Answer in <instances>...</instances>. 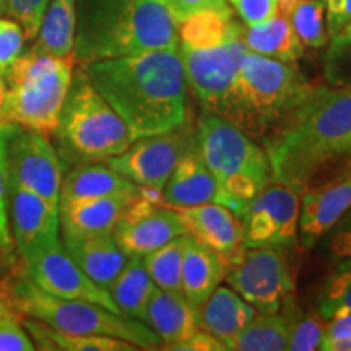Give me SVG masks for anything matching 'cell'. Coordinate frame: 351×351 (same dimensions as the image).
<instances>
[{
    "instance_id": "obj_1",
    "label": "cell",
    "mask_w": 351,
    "mask_h": 351,
    "mask_svg": "<svg viewBox=\"0 0 351 351\" xmlns=\"http://www.w3.org/2000/svg\"><path fill=\"white\" fill-rule=\"evenodd\" d=\"M261 145L271 181L300 195L350 176L351 88L313 85Z\"/></svg>"
},
{
    "instance_id": "obj_2",
    "label": "cell",
    "mask_w": 351,
    "mask_h": 351,
    "mask_svg": "<svg viewBox=\"0 0 351 351\" xmlns=\"http://www.w3.org/2000/svg\"><path fill=\"white\" fill-rule=\"evenodd\" d=\"M80 65L134 140L176 130L186 121L189 86L178 47Z\"/></svg>"
},
{
    "instance_id": "obj_3",
    "label": "cell",
    "mask_w": 351,
    "mask_h": 351,
    "mask_svg": "<svg viewBox=\"0 0 351 351\" xmlns=\"http://www.w3.org/2000/svg\"><path fill=\"white\" fill-rule=\"evenodd\" d=\"M313 88L296 62L247 51L218 116L261 143Z\"/></svg>"
},
{
    "instance_id": "obj_4",
    "label": "cell",
    "mask_w": 351,
    "mask_h": 351,
    "mask_svg": "<svg viewBox=\"0 0 351 351\" xmlns=\"http://www.w3.org/2000/svg\"><path fill=\"white\" fill-rule=\"evenodd\" d=\"M195 145L217 184L213 202L241 218L254 197L271 182L263 147L225 117L207 111L199 119Z\"/></svg>"
},
{
    "instance_id": "obj_5",
    "label": "cell",
    "mask_w": 351,
    "mask_h": 351,
    "mask_svg": "<svg viewBox=\"0 0 351 351\" xmlns=\"http://www.w3.org/2000/svg\"><path fill=\"white\" fill-rule=\"evenodd\" d=\"M52 137H56L54 147L64 169L106 163L134 142L129 127L96 90L82 65L73 70L59 127Z\"/></svg>"
},
{
    "instance_id": "obj_6",
    "label": "cell",
    "mask_w": 351,
    "mask_h": 351,
    "mask_svg": "<svg viewBox=\"0 0 351 351\" xmlns=\"http://www.w3.org/2000/svg\"><path fill=\"white\" fill-rule=\"evenodd\" d=\"M75 57L44 54L33 47L23 52L5 73L7 98L2 122L56 134L67 98Z\"/></svg>"
},
{
    "instance_id": "obj_7",
    "label": "cell",
    "mask_w": 351,
    "mask_h": 351,
    "mask_svg": "<svg viewBox=\"0 0 351 351\" xmlns=\"http://www.w3.org/2000/svg\"><path fill=\"white\" fill-rule=\"evenodd\" d=\"M178 46V21L166 0H130L106 19L78 32L73 57L78 64H90Z\"/></svg>"
},
{
    "instance_id": "obj_8",
    "label": "cell",
    "mask_w": 351,
    "mask_h": 351,
    "mask_svg": "<svg viewBox=\"0 0 351 351\" xmlns=\"http://www.w3.org/2000/svg\"><path fill=\"white\" fill-rule=\"evenodd\" d=\"M13 307L25 317L36 319L56 330L82 335H108L130 341L138 350L161 348V340L142 320L116 314L86 301L62 300L43 291L20 275L8 287Z\"/></svg>"
},
{
    "instance_id": "obj_9",
    "label": "cell",
    "mask_w": 351,
    "mask_h": 351,
    "mask_svg": "<svg viewBox=\"0 0 351 351\" xmlns=\"http://www.w3.org/2000/svg\"><path fill=\"white\" fill-rule=\"evenodd\" d=\"M287 252L275 247H244L226 265L228 285L258 313L278 314L296 291V274Z\"/></svg>"
},
{
    "instance_id": "obj_10",
    "label": "cell",
    "mask_w": 351,
    "mask_h": 351,
    "mask_svg": "<svg viewBox=\"0 0 351 351\" xmlns=\"http://www.w3.org/2000/svg\"><path fill=\"white\" fill-rule=\"evenodd\" d=\"M8 184L32 191L59 210L64 168L49 135L15 124H5Z\"/></svg>"
},
{
    "instance_id": "obj_11",
    "label": "cell",
    "mask_w": 351,
    "mask_h": 351,
    "mask_svg": "<svg viewBox=\"0 0 351 351\" xmlns=\"http://www.w3.org/2000/svg\"><path fill=\"white\" fill-rule=\"evenodd\" d=\"M301 195L295 189L271 181L262 189L241 217L245 247L289 251L300 241Z\"/></svg>"
},
{
    "instance_id": "obj_12",
    "label": "cell",
    "mask_w": 351,
    "mask_h": 351,
    "mask_svg": "<svg viewBox=\"0 0 351 351\" xmlns=\"http://www.w3.org/2000/svg\"><path fill=\"white\" fill-rule=\"evenodd\" d=\"M243 32L212 47L195 49L178 46L186 70L187 86L207 112H219L228 91L238 77L241 59L247 52Z\"/></svg>"
},
{
    "instance_id": "obj_13",
    "label": "cell",
    "mask_w": 351,
    "mask_h": 351,
    "mask_svg": "<svg viewBox=\"0 0 351 351\" xmlns=\"http://www.w3.org/2000/svg\"><path fill=\"white\" fill-rule=\"evenodd\" d=\"M186 234L178 212L163 204L161 192L142 187L114 230L127 257H145L178 236Z\"/></svg>"
},
{
    "instance_id": "obj_14",
    "label": "cell",
    "mask_w": 351,
    "mask_h": 351,
    "mask_svg": "<svg viewBox=\"0 0 351 351\" xmlns=\"http://www.w3.org/2000/svg\"><path fill=\"white\" fill-rule=\"evenodd\" d=\"M20 270L21 276L28 278L34 287L52 296L93 302V304L106 307L112 313L122 314L106 289L96 285L73 262L62 243H57L34 254L29 261L20 263Z\"/></svg>"
},
{
    "instance_id": "obj_15",
    "label": "cell",
    "mask_w": 351,
    "mask_h": 351,
    "mask_svg": "<svg viewBox=\"0 0 351 351\" xmlns=\"http://www.w3.org/2000/svg\"><path fill=\"white\" fill-rule=\"evenodd\" d=\"M179 129L181 127L166 134L134 140L125 152L109 158L106 163L137 186L163 192L169 176L187 147V140Z\"/></svg>"
},
{
    "instance_id": "obj_16",
    "label": "cell",
    "mask_w": 351,
    "mask_h": 351,
    "mask_svg": "<svg viewBox=\"0 0 351 351\" xmlns=\"http://www.w3.org/2000/svg\"><path fill=\"white\" fill-rule=\"evenodd\" d=\"M8 219L20 263L60 243L59 210L51 208L32 191L8 184Z\"/></svg>"
},
{
    "instance_id": "obj_17",
    "label": "cell",
    "mask_w": 351,
    "mask_h": 351,
    "mask_svg": "<svg viewBox=\"0 0 351 351\" xmlns=\"http://www.w3.org/2000/svg\"><path fill=\"white\" fill-rule=\"evenodd\" d=\"M171 208L181 217L186 234L218 254L225 269L245 247L243 221L225 205L208 202L192 207Z\"/></svg>"
},
{
    "instance_id": "obj_18",
    "label": "cell",
    "mask_w": 351,
    "mask_h": 351,
    "mask_svg": "<svg viewBox=\"0 0 351 351\" xmlns=\"http://www.w3.org/2000/svg\"><path fill=\"white\" fill-rule=\"evenodd\" d=\"M300 241L313 247L351 207V174L301 195Z\"/></svg>"
},
{
    "instance_id": "obj_19",
    "label": "cell",
    "mask_w": 351,
    "mask_h": 351,
    "mask_svg": "<svg viewBox=\"0 0 351 351\" xmlns=\"http://www.w3.org/2000/svg\"><path fill=\"white\" fill-rule=\"evenodd\" d=\"M64 249L96 285L108 291L127 257L114 232L104 234H60Z\"/></svg>"
},
{
    "instance_id": "obj_20",
    "label": "cell",
    "mask_w": 351,
    "mask_h": 351,
    "mask_svg": "<svg viewBox=\"0 0 351 351\" xmlns=\"http://www.w3.org/2000/svg\"><path fill=\"white\" fill-rule=\"evenodd\" d=\"M143 322L160 337L161 350H168L200 330L199 311L186 296L158 287L148 301Z\"/></svg>"
},
{
    "instance_id": "obj_21",
    "label": "cell",
    "mask_w": 351,
    "mask_h": 351,
    "mask_svg": "<svg viewBox=\"0 0 351 351\" xmlns=\"http://www.w3.org/2000/svg\"><path fill=\"white\" fill-rule=\"evenodd\" d=\"M217 184L208 166L205 165L195 140L187 143L178 165L161 192L168 207H192L213 202Z\"/></svg>"
},
{
    "instance_id": "obj_22",
    "label": "cell",
    "mask_w": 351,
    "mask_h": 351,
    "mask_svg": "<svg viewBox=\"0 0 351 351\" xmlns=\"http://www.w3.org/2000/svg\"><path fill=\"white\" fill-rule=\"evenodd\" d=\"M137 195L99 197L59 205L60 234L114 232L117 223Z\"/></svg>"
},
{
    "instance_id": "obj_23",
    "label": "cell",
    "mask_w": 351,
    "mask_h": 351,
    "mask_svg": "<svg viewBox=\"0 0 351 351\" xmlns=\"http://www.w3.org/2000/svg\"><path fill=\"white\" fill-rule=\"evenodd\" d=\"M140 191L142 187L116 173L108 163L75 165L67 168L62 176L59 205L99 197L137 195Z\"/></svg>"
},
{
    "instance_id": "obj_24",
    "label": "cell",
    "mask_w": 351,
    "mask_h": 351,
    "mask_svg": "<svg viewBox=\"0 0 351 351\" xmlns=\"http://www.w3.org/2000/svg\"><path fill=\"white\" fill-rule=\"evenodd\" d=\"M225 280V263L207 245L186 234L182 257V295L197 311Z\"/></svg>"
},
{
    "instance_id": "obj_25",
    "label": "cell",
    "mask_w": 351,
    "mask_h": 351,
    "mask_svg": "<svg viewBox=\"0 0 351 351\" xmlns=\"http://www.w3.org/2000/svg\"><path fill=\"white\" fill-rule=\"evenodd\" d=\"M258 311L231 288L218 287L199 309L202 330L225 343L257 317Z\"/></svg>"
},
{
    "instance_id": "obj_26",
    "label": "cell",
    "mask_w": 351,
    "mask_h": 351,
    "mask_svg": "<svg viewBox=\"0 0 351 351\" xmlns=\"http://www.w3.org/2000/svg\"><path fill=\"white\" fill-rule=\"evenodd\" d=\"M243 38L247 51L283 62H298L304 56V44L280 12L262 23L244 26Z\"/></svg>"
},
{
    "instance_id": "obj_27",
    "label": "cell",
    "mask_w": 351,
    "mask_h": 351,
    "mask_svg": "<svg viewBox=\"0 0 351 351\" xmlns=\"http://www.w3.org/2000/svg\"><path fill=\"white\" fill-rule=\"evenodd\" d=\"M77 0H51L34 38L33 49L57 57H70L75 51Z\"/></svg>"
},
{
    "instance_id": "obj_28",
    "label": "cell",
    "mask_w": 351,
    "mask_h": 351,
    "mask_svg": "<svg viewBox=\"0 0 351 351\" xmlns=\"http://www.w3.org/2000/svg\"><path fill=\"white\" fill-rule=\"evenodd\" d=\"M231 8L225 10H202L178 23L179 46L212 47L226 43L243 32Z\"/></svg>"
},
{
    "instance_id": "obj_29",
    "label": "cell",
    "mask_w": 351,
    "mask_h": 351,
    "mask_svg": "<svg viewBox=\"0 0 351 351\" xmlns=\"http://www.w3.org/2000/svg\"><path fill=\"white\" fill-rule=\"evenodd\" d=\"M25 328L34 341L36 350L49 351H135L130 341L108 335H82L56 330L36 319L26 317Z\"/></svg>"
},
{
    "instance_id": "obj_30",
    "label": "cell",
    "mask_w": 351,
    "mask_h": 351,
    "mask_svg": "<svg viewBox=\"0 0 351 351\" xmlns=\"http://www.w3.org/2000/svg\"><path fill=\"white\" fill-rule=\"evenodd\" d=\"M156 285L145 269L142 257H129L108 293L124 315L142 320Z\"/></svg>"
},
{
    "instance_id": "obj_31",
    "label": "cell",
    "mask_w": 351,
    "mask_h": 351,
    "mask_svg": "<svg viewBox=\"0 0 351 351\" xmlns=\"http://www.w3.org/2000/svg\"><path fill=\"white\" fill-rule=\"evenodd\" d=\"M225 350L231 351H283L288 350L287 320L282 314H263L247 324L243 330L226 340Z\"/></svg>"
},
{
    "instance_id": "obj_32",
    "label": "cell",
    "mask_w": 351,
    "mask_h": 351,
    "mask_svg": "<svg viewBox=\"0 0 351 351\" xmlns=\"http://www.w3.org/2000/svg\"><path fill=\"white\" fill-rule=\"evenodd\" d=\"M278 12L289 20L306 47L326 46L328 34L322 0H278Z\"/></svg>"
},
{
    "instance_id": "obj_33",
    "label": "cell",
    "mask_w": 351,
    "mask_h": 351,
    "mask_svg": "<svg viewBox=\"0 0 351 351\" xmlns=\"http://www.w3.org/2000/svg\"><path fill=\"white\" fill-rule=\"evenodd\" d=\"M288 328V350L313 351L319 350L327 320L317 313H306L298 306L296 298H289L280 309Z\"/></svg>"
},
{
    "instance_id": "obj_34",
    "label": "cell",
    "mask_w": 351,
    "mask_h": 351,
    "mask_svg": "<svg viewBox=\"0 0 351 351\" xmlns=\"http://www.w3.org/2000/svg\"><path fill=\"white\" fill-rule=\"evenodd\" d=\"M184 244L186 234H181L142 257L145 269L158 288L182 293Z\"/></svg>"
},
{
    "instance_id": "obj_35",
    "label": "cell",
    "mask_w": 351,
    "mask_h": 351,
    "mask_svg": "<svg viewBox=\"0 0 351 351\" xmlns=\"http://www.w3.org/2000/svg\"><path fill=\"white\" fill-rule=\"evenodd\" d=\"M351 313V261L343 258L328 275L319 295V314L326 320Z\"/></svg>"
},
{
    "instance_id": "obj_36",
    "label": "cell",
    "mask_w": 351,
    "mask_h": 351,
    "mask_svg": "<svg viewBox=\"0 0 351 351\" xmlns=\"http://www.w3.org/2000/svg\"><path fill=\"white\" fill-rule=\"evenodd\" d=\"M324 77L330 86L351 88V20L330 39L324 59Z\"/></svg>"
},
{
    "instance_id": "obj_37",
    "label": "cell",
    "mask_w": 351,
    "mask_h": 351,
    "mask_svg": "<svg viewBox=\"0 0 351 351\" xmlns=\"http://www.w3.org/2000/svg\"><path fill=\"white\" fill-rule=\"evenodd\" d=\"M49 2L51 0H5V15L23 28L26 39L33 41L38 36Z\"/></svg>"
},
{
    "instance_id": "obj_38",
    "label": "cell",
    "mask_w": 351,
    "mask_h": 351,
    "mask_svg": "<svg viewBox=\"0 0 351 351\" xmlns=\"http://www.w3.org/2000/svg\"><path fill=\"white\" fill-rule=\"evenodd\" d=\"M5 124H0V256L13 252V241L8 219V176L5 161Z\"/></svg>"
},
{
    "instance_id": "obj_39",
    "label": "cell",
    "mask_w": 351,
    "mask_h": 351,
    "mask_svg": "<svg viewBox=\"0 0 351 351\" xmlns=\"http://www.w3.org/2000/svg\"><path fill=\"white\" fill-rule=\"evenodd\" d=\"M25 39L23 28L15 20L0 16V72L3 75L23 54Z\"/></svg>"
},
{
    "instance_id": "obj_40",
    "label": "cell",
    "mask_w": 351,
    "mask_h": 351,
    "mask_svg": "<svg viewBox=\"0 0 351 351\" xmlns=\"http://www.w3.org/2000/svg\"><path fill=\"white\" fill-rule=\"evenodd\" d=\"M34 341L25 324L20 320L19 311H12L0 317V351H34Z\"/></svg>"
},
{
    "instance_id": "obj_41",
    "label": "cell",
    "mask_w": 351,
    "mask_h": 351,
    "mask_svg": "<svg viewBox=\"0 0 351 351\" xmlns=\"http://www.w3.org/2000/svg\"><path fill=\"white\" fill-rule=\"evenodd\" d=\"M129 2L130 0H77V32L96 25Z\"/></svg>"
},
{
    "instance_id": "obj_42",
    "label": "cell",
    "mask_w": 351,
    "mask_h": 351,
    "mask_svg": "<svg viewBox=\"0 0 351 351\" xmlns=\"http://www.w3.org/2000/svg\"><path fill=\"white\" fill-rule=\"evenodd\" d=\"M319 350L351 351V313L327 320Z\"/></svg>"
},
{
    "instance_id": "obj_43",
    "label": "cell",
    "mask_w": 351,
    "mask_h": 351,
    "mask_svg": "<svg viewBox=\"0 0 351 351\" xmlns=\"http://www.w3.org/2000/svg\"><path fill=\"white\" fill-rule=\"evenodd\" d=\"M245 26L262 23L278 12V0H230Z\"/></svg>"
},
{
    "instance_id": "obj_44",
    "label": "cell",
    "mask_w": 351,
    "mask_h": 351,
    "mask_svg": "<svg viewBox=\"0 0 351 351\" xmlns=\"http://www.w3.org/2000/svg\"><path fill=\"white\" fill-rule=\"evenodd\" d=\"M327 234V245L330 249L332 257L339 258V261H343V258L351 261V207L346 210L343 217L332 226Z\"/></svg>"
},
{
    "instance_id": "obj_45",
    "label": "cell",
    "mask_w": 351,
    "mask_h": 351,
    "mask_svg": "<svg viewBox=\"0 0 351 351\" xmlns=\"http://www.w3.org/2000/svg\"><path fill=\"white\" fill-rule=\"evenodd\" d=\"M328 36L340 33L351 20V0H322Z\"/></svg>"
},
{
    "instance_id": "obj_46",
    "label": "cell",
    "mask_w": 351,
    "mask_h": 351,
    "mask_svg": "<svg viewBox=\"0 0 351 351\" xmlns=\"http://www.w3.org/2000/svg\"><path fill=\"white\" fill-rule=\"evenodd\" d=\"M173 12L176 21H181L187 16L202 10H225L230 8L226 0H166Z\"/></svg>"
},
{
    "instance_id": "obj_47",
    "label": "cell",
    "mask_w": 351,
    "mask_h": 351,
    "mask_svg": "<svg viewBox=\"0 0 351 351\" xmlns=\"http://www.w3.org/2000/svg\"><path fill=\"white\" fill-rule=\"evenodd\" d=\"M168 350L174 351H223L225 345L219 341L217 337H213L212 333L205 330H197L194 335H191L189 339L179 341V343L171 345Z\"/></svg>"
},
{
    "instance_id": "obj_48",
    "label": "cell",
    "mask_w": 351,
    "mask_h": 351,
    "mask_svg": "<svg viewBox=\"0 0 351 351\" xmlns=\"http://www.w3.org/2000/svg\"><path fill=\"white\" fill-rule=\"evenodd\" d=\"M12 311H16V309L13 307L10 291H8V288H0V317L8 313H12Z\"/></svg>"
},
{
    "instance_id": "obj_49",
    "label": "cell",
    "mask_w": 351,
    "mask_h": 351,
    "mask_svg": "<svg viewBox=\"0 0 351 351\" xmlns=\"http://www.w3.org/2000/svg\"><path fill=\"white\" fill-rule=\"evenodd\" d=\"M5 98H7V83H5V77H3V73L0 72V124H2V111H3V104H5Z\"/></svg>"
},
{
    "instance_id": "obj_50",
    "label": "cell",
    "mask_w": 351,
    "mask_h": 351,
    "mask_svg": "<svg viewBox=\"0 0 351 351\" xmlns=\"http://www.w3.org/2000/svg\"><path fill=\"white\" fill-rule=\"evenodd\" d=\"M5 15V0H0V16Z\"/></svg>"
},
{
    "instance_id": "obj_51",
    "label": "cell",
    "mask_w": 351,
    "mask_h": 351,
    "mask_svg": "<svg viewBox=\"0 0 351 351\" xmlns=\"http://www.w3.org/2000/svg\"><path fill=\"white\" fill-rule=\"evenodd\" d=\"M348 166H350V173H351V150H350V156H348Z\"/></svg>"
},
{
    "instance_id": "obj_52",
    "label": "cell",
    "mask_w": 351,
    "mask_h": 351,
    "mask_svg": "<svg viewBox=\"0 0 351 351\" xmlns=\"http://www.w3.org/2000/svg\"><path fill=\"white\" fill-rule=\"evenodd\" d=\"M2 124H3V122H2Z\"/></svg>"
}]
</instances>
